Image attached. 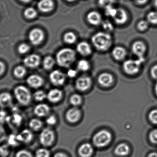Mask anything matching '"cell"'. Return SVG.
Listing matches in <instances>:
<instances>
[{"instance_id":"obj_52","label":"cell","mask_w":157,"mask_h":157,"mask_svg":"<svg viewBox=\"0 0 157 157\" xmlns=\"http://www.w3.org/2000/svg\"><path fill=\"white\" fill-rule=\"evenodd\" d=\"M4 64L2 62L0 61V75H2L4 72Z\"/></svg>"},{"instance_id":"obj_2","label":"cell","mask_w":157,"mask_h":157,"mask_svg":"<svg viewBox=\"0 0 157 157\" xmlns=\"http://www.w3.org/2000/svg\"><path fill=\"white\" fill-rule=\"evenodd\" d=\"M76 53L72 49L64 48L58 52L56 55L57 63L63 67L68 68L75 61Z\"/></svg>"},{"instance_id":"obj_35","label":"cell","mask_w":157,"mask_h":157,"mask_svg":"<svg viewBox=\"0 0 157 157\" xmlns=\"http://www.w3.org/2000/svg\"><path fill=\"white\" fill-rule=\"evenodd\" d=\"M70 102L73 106H78L82 102V98L78 94H74L71 96Z\"/></svg>"},{"instance_id":"obj_53","label":"cell","mask_w":157,"mask_h":157,"mask_svg":"<svg viewBox=\"0 0 157 157\" xmlns=\"http://www.w3.org/2000/svg\"><path fill=\"white\" fill-rule=\"evenodd\" d=\"M54 157H68V156L63 153H59L55 154L54 155Z\"/></svg>"},{"instance_id":"obj_50","label":"cell","mask_w":157,"mask_h":157,"mask_svg":"<svg viewBox=\"0 0 157 157\" xmlns=\"http://www.w3.org/2000/svg\"><path fill=\"white\" fill-rule=\"evenodd\" d=\"M77 71H76V70H74V69H70V70L68 71V73H67L68 76H69L70 77H71V78L75 77L76 75H77Z\"/></svg>"},{"instance_id":"obj_42","label":"cell","mask_w":157,"mask_h":157,"mask_svg":"<svg viewBox=\"0 0 157 157\" xmlns=\"http://www.w3.org/2000/svg\"><path fill=\"white\" fill-rule=\"evenodd\" d=\"M149 119L154 124H157V109L153 110L149 114Z\"/></svg>"},{"instance_id":"obj_1","label":"cell","mask_w":157,"mask_h":157,"mask_svg":"<svg viewBox=\"0 0 157 157\" xmlns=\"http://www.w3.org/2000/svg\"><path fill=\"white\" fill-rule=\"evenodd\" d=\"M91 41L97 50L101 51L107 50L112 44L111 36L106 32H99L93 35Z\"/></svg>"},{"instance_id":"obj_47","label":"cell","mask_w":157,"mask_h":157,"mask_svg":"<svg viewBox=\"0 0 157 157\" xmlns=\"http://www.w3.org/2000/svg\"><path fill=\"white\" fill-rule=\"evenodd\" d=\"M7 139L5 129L2 125H0V143Z\"/></svg>"},{"instance_id":"obj_10","label":"cell","mask_w":157,"mask_h":157,"mask_svg":"<svg viewBox=\"0 0 157 157\" xmlns=\"http://www.w3.org/2000/svg\"><path fill=\"white\" fill-rule=\"evenodd\" d=\"M91 84V78L86 76H83L78 77L75 83L76 88L80 91H85L87 90Z\"/></svg>"},{"instance_id":"obj_54","label":"cell","mask_w":157,"mask_h":157,"mask_svg":"<svg viewBox=\"0 0 157 157\" xmlns=\"http://www.w3.org/2000/svg\"><path fill=\"white\" fill-rule=\"evenodd\" d=\"M148 157H157V153H152L148 155Z\"/></svg>"},{"instance_id":"obj_26","label":"cell","mask_w":157,"mask_h":157,"mask_svg":"<svg viewBox=\"0 0 157 157\" xmlns=\"http://www.w3.org/2000/svg\"><path fill=\"white\" fill-rule=\"evenodd\" d=\"M6 121L16 127L20 126L22 121V118L18 114H14L12 116L7 117Z\"/></svg>"},{"instance_id":"obj_27","label":"cell","mask_w":157,"mask_h":157,"mask_svg":"<svg viewBox=\"0 0 157 157\" xmlns=\"http://www.w3.org/2000/svg\"><path fill=\"white\" fill-rule=\"evenodd\" d=\"M76 36L74 32L69 31L64 34L63 40L67 44H73L76 41Z\"/></svg>"},{"instance_id":"obj_12","label":"cell","mask_w":157,"mask_h":157,"mask_svg":"<svg viewBox=\"0 0 157 157\" xmlns=\"http://www.w3.org/2000/svg\"><path fill=\"white\" fill-rule=\"evenodd\" d=\"M18 141L20 143H29L32 141L33 134L30 130L25 129L22 130L19 134L17 135Z\"/></svg>"},{"instance_id":"obj_7","label":"cell","mask_w":157,"mask_h":157,"mask_svg":"<svg viewBox=\"0 0 157 157\" xmlns=\"http://www.w3.org/2000/svg\"><path fill=\"white\" fill-rule=\"evenodd\" d=\"M39 139L41 144L44 146H49L54 141V132L49 128L44 129L40 135Z\"/></svg>"},{"instance_id":"obj_57","label":"cell","mask_w":157,"mask_h":157,"mask_svg":"<svg viewBox=\"0 0 157 157\" xmlns=\"http://www.w3.org/2000/svg\"><path fill=\"white\" fill-rule=\"evenodd\" d=\"M20 1H22V2H30L31 0H20Z\"/></svg>"},{"instance_id":"obj_55","label":"cell","mask_w":157,"mask_h":157,"mask_svg":"<svg viewBox=\"0 0 157 157\" xmlns=\"http://www.w3.org/2000/svg\"><path fill=\"white\" fill-rule=\"evenodd\" d=\"M155 90L156 95L157 96V83H156V84L155 85Z\"/></svg>"},{"instance_id":"obj_49","label":"cell","mask_w":157,"mask_h":157,"mask_svg":"<svg viewBox=\"0 0 157 157\" xmlns=\"http://www.w3.org/2000/svg\"><path fill=\"white\" fill-rule=\"evenodd\" d=\"M46 122L49 125H54L57 122V119L54 115H51L47 118Z\"/></svg>"},{"instance_id":"obj_36","label":"cell","mask_w":157,"mask_h":157,"mask_svg":"<svg viewBox=\"0 0 157 157\" xmlns=\"http://www.w3.org/2000/svg\"><path fill=\"white\" fill-rule=\"evenodd\" d=\"M10 147L8 144H3L0 146V156H8L10 154Z\"/></svg>"},{"instance_id":"obj_28","label":"cell","mask_w":157,"mask_h":157,"mask_svg":"<svg viewBox=\"0 0 157 157\" xmlns=\"http://www.w3.org/2000/svg\"><path fill=\"white\" fill-rule=\"evenodd\" d=\"M42 126V122L39 119H32L29 123V127L34 131H38L41 128Z\"/></svg>"},{"instance_id":"obj_3","label":"cell","mask_w":157,"mask_h":157,"mask_svg":"<svg viewBox=\"0 0 157 157\" xmlns=\"http://www.w3.org/2000/svg\"><path fill=\"white\" fill-rule=\"evenodd\" d=\"M14 94L17 102L22 106H28L31 102V93L25 87L23 86L17 87L15 88Z\"/></svg>"},{"instance_id":"obj_17","label":"cell","mask_w":157,"mask_h":157,"mask_svg":"<svg viewBox=\"0 0 157 157\" xmlns=\"http://www.w3.org/2000/svg\"><path fill=\"white\" fill-rule=\"evenodd\" d=\"M28 84L33 88H38L42 85L43 79L41 77L36 75L29 76L27 80Z\"/></svg>"},{"instance_id":"obj_48","label":"cell","mask_w":157,"mask_h":157,"mask_svg":"<svg viewBox=\"0 0 157 157\" xmlns=\"http://www.w3.org/2000/svg\"><path fill=\"white\" fill-rule=\"evenodd\" d=\"M150 76L154 80H157V64L153 65L150 71Z\"/></svg>"},{"instance_id":"obj_59","label":"cell","mask_w":157,"mask_h":157,"mask_svg":"<svg viewBox=\"0 0 157 157\" xmlns=\"http://www.w3.org/2000/svg\"><path fill=\"white\" fill-rule=\"evenodd\" d=\"M1 111H0V115H1Z\"/></svg>"},{"instance_id":"obj_33","label":"cell","mask_w":157,"mask_h":157,"mask_svg":"<svg viewBox=\"0 0 157 157\" xmlns=\"http://www.w3.org/2000/svg\"><path fill=\"white\" fill-rule=\"evenodd\" d=\"M136 27L137 29L140 32H144L148 29L149 27V23L146 20H140L137 23Z\"/></svg>"},{"instance_id":"obj_19","label":"cell","mask_w":157,"mask_h":157,"mask_svg":"<svg viewBox=\"0 0 157 157\" xmlns=\"http://www.w3.org/2000/svg\"><path fill=\"white\" fill-rule=\"evenodd\" d=\"M13 98L9 93L7 92L0 94V107L2 108H8L12 105Z\"/></svg>"},{"instance_id":"obj_40","label":"cell","mask_w":157,"mask_h":157,"mask_svg":"<svg viewBox=\"0 0 157 157\" xmlns=\"http://www.w3.org/2000/svg\"><path fill=\"white\" fill-rule=\"evenodd\" d=\"M15 157H34L29 151L26 149H21L17 152Z\"/></svg>"},{"instance_id":"obj_29","label":"cell","mask_w":157,"mask_h":157,"mask_svg":"<svg viewBox=\"0 0 157 157\" xmlns=\"http://www.w3.org/2000/svg\"><path fill=\"white\" fill-rule=\"evenodd\" d=\"M55 64V61L51 56H48L45 57L43 60V67L46 70L52 69Z\"/></svg>"},{"instance_id":"obj_23","label":"cell","mask_w":157,"mask_h":157,"mask_svg":"<svg viewBox=\"0 0 157 157\" xmlns=\"http://www.w3.org/2000/svg\"><path fill=\"white\" fill-rule=\"evenodd\" d=\"M49 111V107L45 104H38L34 108V113L38 117H45L48 114Z\"/></svg>"},{"instance_id":"obj_20","label":"cell","mask_w":157,"mask_h":157,"mask_svg":"<svg viewBox=\"0 0 157 157\" xmlns=\"http://www.w3.org/2000/svg\"><path fill=\"white\" fill-rule=\"evenodd\" d=\"M87 20L92 25L98 26L100 24L101 21V17L98 12L91 11L87 15Z\"/></svg>"},{"instance_id":"obj_32","label":"cell","mask_w":157,"mask_h":157,"mask_svg":"<svg viewBox=\"0 0 157 157\" xmlns=\"http://www.w3.org/2000/svg\"><path fill=\"white\" fill-rule=\"evenodd\" d=\"M90 67L89 62L86 60H81L77 64V68L82 72L87 71Z\"/></svg>"},{"instance_id":"obj_41","label":"cell","mask_w":157,"mask_h":157,"mask_svg":"<svg viewBox=\"0 0 157 157\" xmlns=\"http://www.w3.org/2000/svg\"><path fill=\"white\" fill-rule=\"evenodd\" d=\"M105 8V14L108 16L111 17L113 18V17L116 14L117 9L113 7L112 6H108Z\"/></svg>"},{"instance_id":"obj_58","label":"cell","mask_w":157,"mask_h":157,"mask_svg":"<svg viewBox=\"0 0 157 157\" xmlns=\"http://www.w3.org/2000/svg\"><path fill=\"white\" fill-rule=\"evenodd\" d=\"M66 1L69 2H75L76 0H66Z\"/></svg>"},{"instance_id":"obj_34","label":"cell","mask_w":157,"mask_h":157,"mask_svg":"<svg viewBox=\"0 0 157 157\" xmlns=\"http://www.w3.org/2000/svg\"><path fill=\"white\" fill-rule=\"evenodd\" d=\"M36 11L32 7H29L26 9L24 12V15L27 18L32 19L36 17L37 15Z\"/></svg>"},{"instance_id":"obj_31","label":"cell","mask_w":157,"mask_h":157,"mask_svg":"<svg viewBox=\"0 0 157 157\" xmlns=\"http://www.w3.org/2000/svg\"><path fill=\"white\" fill-rule=\"evenodd\" d=\"M7 144L9 146L17 147L19 145L20 142L18 140L17 135L12 134L8 136L7 138Z\"/></svg>"},{"instance_id":"obj_44","label":"cell","mask_w":157,"mask_h":157,"mask_svg":"<svg viewBox=\"0 0 157 157\" xmlns=\"http://www.w3.org/2000/svg\"><path fill=\"white\" fill-rule=\"evenodd\" d=\"M114 2V0H98L99 5L104 8L112 6Z\"/></svg>"},{"instance_id":"obj_38","label":"cell","mask_w":157,"mask_h":157,"mask_svg":"<svg viewBox=\"0 0 157 157\" xmlns=\"http://www.w3.org/2000/svg\"><path fill=\"white\" fill-rule=\"evenodd\" d=\"M33 96L36 101H41L47 97V95L42 90H38L34 93Z\"/></svg>"},{"instance_id":"obj_4","label":"cell","mask_w":157,"mask_h":157,"mask_svg":"<svg viewBox=\"0 0 157 157\" xmlns=\"http://www.w3.org/2000/svg\"><path fill=\"white\" fill-rule=\"evenodd\" d=\"M144 61L137 60H128L123 65V68L125 73L129 75H135L140 72Z\"/></svg>"},{"instance_id":"obj_39","label":"cell","mask_w":157,"mask_h":157,"mask_svg":"<svg viewBox=\"0 0 157 157\" xmlns=\"http://www.w3.org/2000/svg\"><path fill=\"white\" fill-rule=\"evenodd\" d=\"M50 152L45 148H40L36 153V157H49Z\"/></svg>"},{"instance_id":"obj_6","label":"cell","mask_w":157,"mask_h":157,"mask_svg":"<svg viewBox=\"0 0 157 157\" xmlns=\"http://www.w3.org/2000/svg\"><path fill=\"white\" fill-rule=\"evenodd\" d=\"M132 50L133 54L137 56L138 59L144 61V57L147 50V47L144 42L142 41H135L132 45Z\"/></svg>"},{"instance_id":"obj_15","label":"cell","mask_w":157,"mask_h":157,"mask_svg":"<svg viewBox=\"0 0 157 157\" xmlns=\"http://www.w3.org/2000/svg\"><path fill=\"white\" fill-rule=\"evenodd\" d=\"M54 3L53 0H40L38 4V7L41 12L48 13L53 10Z\"/></svg>"},{"instance_id":"obj_16","label":"cell","mask_w":157,"mask_h":157,"mask_svg":"<svg viewBox=\"0 0 157 157\" xmlns=\"http://www.w3.org/2000/svg\"><path fill=\"white\" fill-rule=\"evenodd\" d=\"M80 116V112L77 108H73L68 111L66 117L68 121L71 123L76 122L79 120Z\"/></svg>"},{"instance_id":"obj_18","label":"cell","mask_w":157,"mask_h":157,"mask_svg":"<svg viewBox=\"0 0 157 157\" xmlns=\"http://www.w3.org/2000/svg\"><path fill=\"white\" fill-rule=\"evenodd\" d=\"M93 152V147L90 144L85 143L78 148V155L81 157H89Z\"/></svg>"},{"instance_id":"obj_56","label":"cell","mask_w":157,"mask_h":157,"mask_svg":"<svg viewBox=\"0 0 157 157\" xmlns=\"http://www.w3.org/2000/svg\"><path fill=\"white\" fill-rule=\"evenodd\" d=\"M154 5H155V7L157 9V0H155L154 2Z\"/></svg>"},{"instance_id":"obj_24","label":"cell","mask_w":157,"mask_h":157,"mask_svg":"<svg viewBox=\"0 0 157 157\" xmlns=\"http://www.w3.org/2000/svg\"><path fill=\"white\" fill-rule=\"evenodd\" d=\"M112 55L113 58L117 61H122L127 55V52L123 47L117 46L113 50Z\"/></svg>"},{"instance_id":"obj_37","label":"cell","mask_w":157,"mask_h":157,"mask_svg":"<svg viewBox=\"0 0 157 157\" xmlns=\"http://www.w3.org/2000/svg\"><path fill=\"white\" fill-rule=\"evenodd\" d=\"M26 73V70L22 66H18L16 67L14 70V74L16 77L21 78L25 76Z\"/></svg>"},{"instance_id":"obj_30","label":"cell","mask_w":157,"mask_h":157,"mask_svg":"<svg viewBox=\"0 0 157 157\" xmlns=\"http://www.w3.org/2000/svg\"><path fill=\"white\" fill-rule=\"evenodd\" d=\"M147 21L149 24L153 25H157V12L151 11L147 15Z\"/></svg>"},{"instance_id":"obj_8","label":"cell","mask_w":157,"mask_h":157,"mask_svg":"<svg viewBox=\"0 0 157 157\" xmlns=\"http://www.w3.org/2000/svg\"><path fill=\"white\" fill-rule=\"evenodd\" d=\"M50 80L55 86H61L64 84L66 79L65 74L59 70L52 71L49 75Z\"/></svg>"},{"instance_id":"obj_45","label":"cell","mask_w":157,"mask_h":157,"mask_svg":"<svg viewBox=\"0 0 157 157\" xmlns=\"http://www.w3.org/2000/svg\"><path fill=\"white\" fill-rule=\"evenodd\" d=\"M149 138L151 143L157 144V129L153 130L150 133Z\"/></svg>"},{"instance_id":"obj_21","label":"cell","mask_w":157,"mask_h":157,"mask_svg":"<svg viewBox=\"0 0 157 157\" xmlns=\"http://www.w3.org/2000/svg\"><path fill=\"white\" fill-rule=\"evenodd\" d=\"M76 49L78 53L82 56H88L92 52L90 45L86 41H81L78 43L76 47Z\"/></svg>"},{"instance_id":"obj_14","label":"cell","mask_w":157,"mask_h":157,"mask_svg":"<svg viewBox=\"0 0 157 157\" xmlns=\"http://www.w3.org/2000/svg\"><path fill=\"white\" fill-rule=\"evenodd\" d=\"M40 59L37 54H33L27 56L24 59V63L27 66L30 68H36L39 65Z\"/></svg>"},{"instance_id":"obj_25","label":"cell","mask_w":157,"mask_h":157,"mask_svg":"<svg viewBox=\"0 0 157 157\" xmlns=\"http://www.w3.org/2000/svg\"><path fill=\"white\" fill-rule=\"evenodd\" d=\"M130 148L129 146L125 143H121L115 148V154L119 156H125L130 152Z\"/></svg>"},{"instance_id":"obj_11","label":"cell","mask_w":157,"mask_h":157,"mask_svg":"<svg viewBox=\"0 0 157 157\" xmlns=\"http://www.w3.org/2000/svg\"><path fill=\"white\" fill-rule=\"evenodd\" d=\"M113 75L109 73H102L99 76L98 82L101 86L103 87H109L113 82Z\"/></svg>"},{"instance_id":"obj_9","label":"cell","mask_w":157,"mask_h":157,"mask_svg":"<svg viewBox=\"0 0 157 157\" xmlns=\"http://www.w3.org/2000/svg\"><path fill=\"white\" fill-rule=\"evenodd\" d=\"M44 38V32L40 29H34L29 32V39L33 45H37L40 44Z\"/></svg>"},{"instance_id":"obj_22","label":"cell","mask_w":157,"mask_h":157,"mask_svg":"<svg viewBox=\"0 0 157 157\" xmlns=\"http://www.w3.org/2000/svg\"><path fill=\"white\" fill-rule=\"evenodd\" d=\"M62 92L57 88L52 89L47 95V98L49 101L52 103L59 102L61 99Z\"/></svg>"},{"instance_id":"obj_5","label":"cell","mask_w":157,"mask_h":157,"mask_svg":"<svg viewBox=\"0 0 157 157\" xmlns=\"http://www.w3.org/2000/svg\"><path fill=\"white\" fill-rule=\"evenodd\" d=\"M112 140L111 134L106 130H102L93 136V142L97 147H104L108 145Z\"/></svg>"},{"instance_id":"obj_51","label":"cell","mask_w":157,"mask_h":157,"mask_svg":"<svg viewBox=\"0 0 157 157\" xmlns=\"http://www.w3.org/2000/svg\"><path fill=\"white\" fill-rule=\"evenodd\" d=\"M148 0H134L136 4L138 5L143 6L146 4L148 2Z\"/></svg>"},{"instance_id":"obj_43","label":"cell","mask_w":157,"mask_h":157,"mask_svg":"<svg viewBox=\"0 0 157 157\" xmlns=\"http://www.w3.org/2000/svg\"><path fill=\"white\" fill-rule=\"evenodd\" d=\"M103 28L107 31H112L113 29V26L109 20H105L102 23Z\"/></svg>"},{"instance_id":"obj_46","label":"cell","mask_w":157,"mask_h":157,"mask_svg":"<svg viewBox=\"0 0 157 157\" xmlns=\"http://www.w3.org/2000/svg\"><path fill=\"white\" fill-rule=\"evenodd\" d=\"M29 49L30 48L27 44H25V43H22V44H20L18 47V50L20 53L24 54L28 52Z\"/></svg>"},{"instance_id":"obj_13","label":"cell","mask_w":157,"mask_h":157,"mask_svg":"<svg viewBox=\"0 0 157 157\" xmlns=\"http://www.w3.org/2000/svg\"><path fill=\"white\" fill-rule=\"evenodd\" d=\"M113 18L116 24L118 25H123L128 20L127 12L123 8H118L117 9L116 14L113 17Z\"/></svg>"}]
</instances>
